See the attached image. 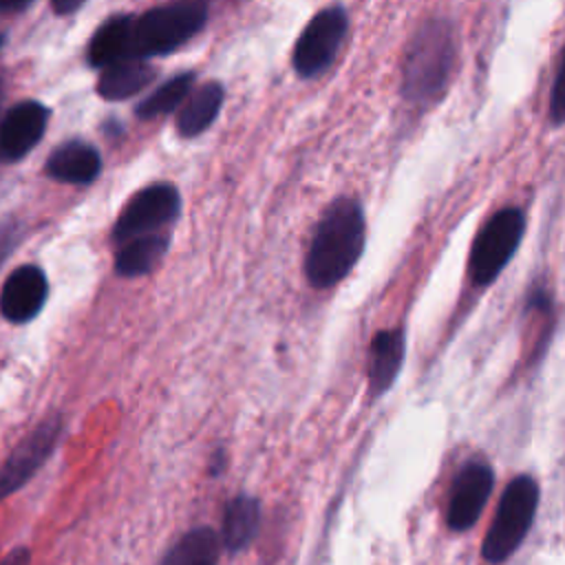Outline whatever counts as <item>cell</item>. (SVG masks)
<instances>
[{
	"label": "cell",
	"instance_id": "9c48e42d",
	"mask_svg": "<svg viewBox=\"0 0 565 565\" xmlns=\"http://www.w3.org/2000/svg\"><path fill=\"white\" fill-rule=\"evenodd\" d=\"M494 486V472L486 461H468L455 477L446 521L450 530L463 532L481 516Z\"/></svg>",
	"mask_w": 565,
	"mask_h": 565
},
{
	"label": "cell",
	"instance_id": "9a60e30c",
	"mask_svg": "<svg viewBox=\"0 0 565 565\" xmlns=\"http://www.w3.org/2000/svg\"><path fill=\"white\" fill-rule=\"evenodd\" d=\"M154 77H157V68L148 62H139V60L117 62L102 68L97 79V93L108 102L128 99L139 90H143L148 84H152Z\"/></svg>",
	"mask_w": 565,
	"mask_h": 565
},
{
	"label": "cell",
	"instance_id": "3957f363",
	"mask_svg": "<svg viewBox=\"0 0 565 565\" xmlns=\"http://www.w3.org/2000/svg\"><path fill=\"white\" fill-rule=\"evenodd\" d=\"M210 18V4L203 0H172L130 15L128 60L148 62V57L170 55L196 33Z\"/></svg>",
	"mask_w": 565,
	"mask_h": 565
},
{
	"label": "cell",
	"instance_id": "d6986e66",
	"mask_svg": "<svg viewBox=\"0 0 565 565\" xmlns=\"http://www.w3.org/2000/svg\"><path fill=\"white\" fill-rule=\"evenodd\" d=\"M194 82H196V73L194 71H183V73L166 79L148 97H143L137 104L135 115L139 119H154L159 115H168V113L181 108V104L192 93Z\"/></svg>",
	"mask_w": 565,
	"mask_h": 565
},
{
	"label": "cell",
	"instance_id": "6da1fadb",
	"mask_svg": "<svg viewBox=\"0 0 565 565\" xmlns=\"http://www.w3.org/2000/svg\"><path fill=\"white\" fill-rule=\"evenodd\" d=\"M366 221L358 199H335L318 221L307 256L305 276L311 287L329 289L344 280L364 252Z\"/></svg>",
	"mask_w": 565,
	"mask_h": 565
},
{
	"label": "cell",
	"instance_id": "5bb4252c",
	"mask_svg": "<svg viewBox=\"0 0 565 565\" xmlns=\"http://www.w3.org/2000/svg\"><path fill=\"white\" fill-rule=\"evenodd\" d=\"M225 99V88L221 82H205L194 88L177 113V132L183 139L205 132L218 117Z\"/></svg>",
	"mask_w": 565,
	"mask_h": 565
},
{
	"label": "cell",
	"instance_id": "e0dca14e",
	"mask_svg": "<svg viewBox=\"0 0 565 565\" xmlns=\"http://www.w3.org/2000/svg\"><path fill=\"white\" fill-rule=\"evenodd\" d=\"M260 525V505L254 497L241 494L232 499L223 516V543L227 550L238 552L252 543Z\"/></svg>",
	"mask_w": 565,
	"mask_h": 565
},
{
	"label": "cell",
	"instance_id": "5b68a950",
	"mask_svg": "<svg viewBox=\"0 0 565 565\" xmlns=\"http://www.w3.org/2000/svg\"><path fill=\"white\" fill-rule=\"evenodd\" d=\"M525 232V214L519 207L494 212L472 241L468 256V276L475 287H488L499 278Z\"/></svg>",
	"mask_w": 565,
	"mask_h": 565
},
{
	"label": "cell",
	"instance_id": "7a4b0ae2",
	"mask_svg": "<svg viewBox=\"0 0 565 565\" xmlns=\"http://www.w3.org/2000/svg\"><path fill=\"white\" fill-rule=\"evenodd\" d=\"M457 42L452 22L446 18L426 20L411 38L402 68V95L413 104L435 102L452 73Z\"/></svg>",
	"mask_w": 565,
	"mask_h": 565
},
{
	"label": "cell",
	"instance_id": "4fadbf2b",
	"mask_svg": "<svg viewBox=\"0 0 565 565\" xmlns=\"http://www.w3.org/2000/svg\"><path fill=\"white\" fill-rule=\"evenodd\" d=\"M102 172V154L95 146L71 139L55 148L46 161V174L62 183L84 185L97 179Z\"/></svg>",
	"mask_w": 565,
	"mask_h": 565
},
{
	"label": "cell",
	"instance_id": "30bf717a",
	"mask_svg": "<svg viewBox=\"0 0 565 565\" xmlns=\"http://www.w3.org/2000/svg\"><path fill=\"white\" fill-rule=\"evenodd\" d=\"M49 294L46 276L35 265L13 269L0 291V313L9 322H29L40 313Z\"/></svg>",
	"mask_w": 565,
	"mask_h": 565
},
{
	"label": "cell",
	"instance_id": "44dd1931",
	"mask_svg": "<svg viewBox=\"0 0 565 565\" xmlns=\"http://www.w3.org/2000/svg\"><path fill=\"white\" fill-rule=\"evenodd\" d=\"M563 64H558L556 73H554V82H552V90H550V119L554 126H561L563 121V106H561V90H563Z\"/></svg>",
	"mask_w": 565,
	"mask_h": 565
},
{
	"label": "cell",
	"instance_id": "ba28073f",
	"mask_svg": "<svg viewBox=\"0 0 565 565\" xmlns=\"http://www.w3.org/2000/svg\"><path fill=\"white\" fill-rule=\"evenodd\" d=\"M62 433V417L44 419L29 437H24L0 466V501L20 490L51 457Z\"/></svg>",
	"mask_w": 565,
	"mask_h": 565
},
{
	"label": "cell",
	"instance_id": "52a82bcc",
	"mask_svg": "<svg viewBox=\"0 0 565 565\" xmlns=\"http://www.w3.org/2000/svg\"><path fill=\"white\" fill-rule=\"evenodd\" d=\"M181 212V194L177 185L168 181L150 183L135 192L130 201L121 207L115 225H113V241L117 245L146 236L159 234L163 227L174 223Z\"/></svg>",
	"mask_w": 565,
	"mask_h": 565
},
{
	"label": "cell",
	"instance_id": "ac0fdd59",
	"mask_svg": "<svg viewBox=\"0 0 565 565\" xmlns=\"http://www.w3.org/2000/svg\"><path fill=\"white\" fill-rule=\"evenodd\" d=\"M128 22L130 15H113L95 31L88 44L90 66L106 68L128 60Z\"/></svg>",
	"mask_w": 565,
	"mask_h": 565
},
{
	"label": "cell",
	"instance_id": "7402d4cb",
	"mask_svg": "<svg viewBox=\"0 0 565 565\" xmlns=\"http://www.w3.org/2000/svg\"><path fill=\"white\" fill-rule=\"evenodd\" d=\"M31 563V554L26 547H15L11 550L2 561L0 565H29Z\"/></svg>",
	"mask_w": 565,
	"mask_h": 565
},
{
	"label": "cell",
	"instance_id": "8fae6325",
	"mask_svg": "<svg viewBox=\"0 0 565 565\" xmlns=\"http://www.w3.org/2000/svg\"><path fill=\"white\" fill-rule=\"evenodd\" d=\"M49 108L40 102H18L0 124V152L4 159L15 161L38 146L46 130Z\"/></svg>",
	"mask_w": 565,
	"mask_h": 565
},
{
	"label": "cell",
	"instance_id": "7c38bea8",
	"mask_svg": "<svg viewBox=\"0 0 565 565\" xmlns=\"http://www.w3.org/2000/svg\"><path fill=\"white\" fill-rule=\"evenodd\" d=\"M406 355V340L399 327L382 329L369 344V393L371 397H382L397 380Z\"/></svg>",
	"mask_w": 565,
	"mask_h": 565
},
{
	"label": "cell",
	"instance_id": "8992f818",
	"mask_svg": "<svg viewBox=\"0 0 565 565\" xmlns=\"http://www.w3.org/2000/svg\"><path fill=\"white\" fill-rule=\"evenodd\" d=\"M349 31V13L340 4H331L313 13L298 35L291 53V66L298 77L311 79L322 75L335 60Z\"/></svg>",
	"mask_w": 565,
	"mask_h": 565
},
{
	"label": "cell",
	"instance_id": "2e32d148",
	"mask_svg": "<svg viewBox=\"0 0 565 565\" xmlns=\"http://www.w3.org/2000/svg\"><path fill=\"white\" fill-rule=\"evenodd\" d=\"M168 234H146L119 245L115 254V274L121 278H139L150 274L168 252Z\"/></svg>",
	"mask_w": 565,
	"mask_h": 565
},
{
	"label": "cell",
	"instance_id": "cb8c5ba5",
	"mask_svg": "<svg viewBox=\"0 0 565 565\" xmlns=\"http://www.w3.org/2000/svg\"><path fill=\"white\" fill-rule=\"evenodd\" d=\"M31 2H13V0H2L0 2V13H7V11H22V9H26Z\"/></svg>",
	"mask_w": 565,
	"mask_h": 565
},
{
	"label": "cell",
	"instance_id": "ffe728a7",
	"mask_svg": "<svg viewBox=\"0 0 565 565\" xmlns=\"http://www.w3.org/2000/svg\"><path fill=\"white\" fill-rule=\"evenodd\" d=\"M218 547V536L212 527H194L172 545L161 565H216Z\"/></svg>",
	"mask_w": 565,
	"mask_h": 565
},
{
	"label": "cell",
	"instance_id": "277c9868",
	"mask_svg": "<svg viewBox=\"0 0 565 565\" xmlns=\"http://www.w3.org/2000/svg\"><path fill=\"white\" fill-rule=\"evenodd\" d=\"M539 505V486L530 475L514 477L497 505L481 554L488 563H503L523 543Z\"/></svg>",
	"mask_w": 565,
	"mask_h": 565
},
{
	"label": "cell",
	"instance_id": "603a6c76",
	"mask_svg": "<svg viewBox=\"0 0 565 565\" xmlns=\"http://www.w3.org/2000/svg\"><path fill=\"white\" fill-rule=\"evenodd\" d=\"M82 4H84L82 0H55L51 7H53V11H55V13H60V15H66V13H73V11H77Z\"/></svg>",
	"mask_w": 565,
	"mask_h": 565
},
{
	"label": "cell",
	"instance_id": "d4e9b609",
	"mask_svg": "<svg viewBox=\"0 0 565 565\" xmlns=\"http://www.w3.org/2000/svg\"><path fill=\"white\" fill-rule=\"evenodd\" d=\"M0 46H2V35H0Z\"/></svg>",
	"mask_w": 565,
	"mask_h": 565
}]
</instances>
